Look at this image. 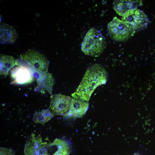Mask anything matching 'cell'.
I'll use <instances>...</instances> for the list:
<instances>
[{"mask_svg":"<svg viewBox=\"0 0 155 155\" xmlns=\"http://www.w3.org/2000/svg\"><path fill=\"white\" fill-rule=\"evenodd\" d=\"M106 46L104 36L100 31L94 28L87 33L82 44V51L86 55L97 57L103 51Z\"/></svg>","mask_w":155,"mask_h":155,"instance_id":"cell-3","label":"cell"},{"mask_svg":"<svg viewBox=\"0 0 155 155\" xmlns=\"http://www.w3.org/2000/svg\"><path fill=\"white\" fill-rule=\"evenodd\" d=\"M0 61V75L6 76L9 71L16 65L15 60L12 56L1 54Z\"/></svg>","mask_w":155,"mask_h":155,"instance_id":"cell-13","label":"cell"},{"mask_svg":"<svg viewBox=\"0 0 155 155\" xmlns=\"http://www.w3.org/2000/svg\"><path fill=\"white\" fill-rule=\"evenodd\" d=\"M16 65L48 72L49 61L46 57L36 50L29 49L20 55V59L15 61Z\"/></svg>","mask_w":155,"mask_h":155,"instance_id":"cell-4","label":"cell"},{"mask_svg":"<svg viewBox=\"0 0 155 155\" xmlns=\"http://www.w3.org/2000/svg\"><path fill=\"white\" fill-rule=\"evenodd\" d=\"M54 116L49 109H43L41 111H36L34 114L32 119L35 123L43 124Z\"/></svg>","mask_w":155,"mask_h":155,"instance_id":"cell-14","label":"cell"},{"mask_svg":"<svg viewBox=\"0 0 155 155\" xmlns=\"http://www.w3.org/2000/svg\"><path fill=\"white\" fill-rule=\"evenodd\" d=\"M32 133L24 148L25 155H69V144L65 139L57 138L52 142H43L40 133L36 137Z\"/></svg>","mask_w":155,"mask_h":155,"instance_id":"cell-1","label":"cell"},{"mask_svg":"<svg viewBox=\"0 0 155 155\" xmlns=\"http://www.w3.org/2000/svg\"><path fill=\"white\" fill-rule=\"evenodd\" d=\"M11 77L15 83L22 84L30 83L33 80L32 71L28 67L22 66L16 67L11 72Z\"/></svg>","mask_w":155,"mask_h":155,"instance_id":"cell-9","label":"cell"},{"mask_svg":"<svg viewBox=\"0 0 155 155\" xmlns=\"http://www.w3.org/2000/svg\"><path fill=\"white\" fill-rule=\"evenodd\" d=\"M121 19L130 28L135 32L144 29L149 23L144 13L137 8L127 11L122 16Z\"/></svg>","mask_w":155,"mask_h":155,"instance_id":"cell-6","label":"cell"},{"mask_svg":"<svg viewBox=\"0 0 155 155\" xmlns=\"http://www.w3.org/2000/svg\"><path fill=\"white\" fill-rule=\"evenodd\" d=\"M37 80V87H44L51 94H52L53 87L55 83L52 75L48 72L41 71L39 73Z\"/></svg>","mask_w":155,"mask_h":155,"instance_id":"cell-12","label":"cell"},{"mask_svg":"<svg viewBox=\"0 0 155 155\" xmlns=\"http://www.w3.org/2000/svg\"><path fill=\"white\" fill-rule=\"evenodd\" d=\"M89 106L88 102L80 98L72 97L71 100L69 111L64 116L66 119L82 117L86 114Z\"/></svg>","mask_w":155,"mask_h":155,"instance_id":"cell-8","label":"cell"},{"mask_svg":"<svg viewBox=\"0 0 155 155\" xmlns=\"http://www.w3.org/2000/svg\"><path fill=\"white\" fill-rule=\"evenodd\" d=\"M15 151L10 148L0 147V155H15Z\"/></svg>","mask_w":155,"mask_h":155,"instance_id":"cell-15","label":"cell"},{"mask_svg":"<svg viewBox=\"0 0 155 155\" xmlns=\"http://www.w3.org/2000/svg\"><path fill=\"white\" fill-rule=\"evenodd\" d=\"M142 0H116L113 3V8L118 14L122 16L127 11L142 5Z\"/></svg>","mask_w":155,"mask_h":155,"instance_id":"cell-11","label":"cell"},{"mask_svg":"<svg viewBox=\"0 0 155 155\" xmlns=\"http://www.w3.org/2000/svg\"><path fill=\"white\" fill-rule=\"evenodd\" d=\"M107 74L104 68L98 64H95L87 69L81 82L72 97L88 102L94 90L98 86L105 84Z\"/></svg>","mask_w":155,"mask_h":155,"instance_id":"cell-2","label":"cell"},{"mask_svg":"<svg viewBox=\"0 0 155 155\" xmlns=\"http://www.w3.org/2000/svg\"><path fill=\"white\" fill-rule=\"evenodd\" d=\"M71 100L70 97L60 93L51 95L49 107L51 111L54 115L64 116L69 111Z\"/></svg>","mask_w":155,"mask_h":155,"instance_id":"cell-7","label":"cell"},{"mask_svg":"<svg viewBox=\"0 0 155 155\" xmlns=\"http://www.w3.org/2000/svg\"><path fill=\"white\" fill-rule=\"evenodd\" d=\"M141 155L140 154V153H139L137 152L136 153H135L134 155Z\"/></svg>","mask_w":155,"mask_h":155,"instance_id":"cell-16","label":"cell"},{"mask_svg":"<svg viewBox=\"0 0 155 155\" xmlns=\"http://www.w3.org/2000/svg\"><path fill=\"white\" fill-rule=\"evenodd\" d=\"M111 38L119 42H125L134 35L135 32L131 29L122 20L115 17L108 25Z\"/></svg>","mask_w":155,"mask_h":155,"instance_id":"cell-5","label":"cell"},{"mask_svg":"<svg viewBox=\"0 0 155 155\" xmlns=\"http://www.w3.org/2000/svg\"><path fill=\"white\" fill-rule=\"evenodd\" d=\"M0 26V43L3 44L14 43L18 35L14 27L3 23H1Z\"/></svg>","mask_w":155,"mask_h":155,"instance_id":"cell-10","label":"cell"}]
</instances>
